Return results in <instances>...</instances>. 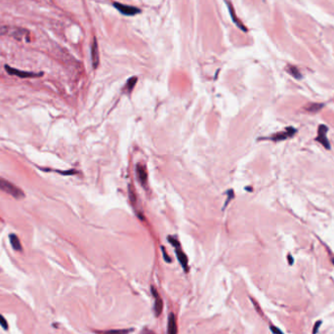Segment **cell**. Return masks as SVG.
Returning a JSON list of instances; mask_svg holds the SVG:
<instances>
[{
  "label": "cell",
  "instance_id": "obj_1",
  "mask_svg": "<svg viewBox=\"0 0 334 334\" xmlns=\"http://www.w3.org/2000/svg\"><path fill=\"white\" fill-rule=\"evenodd\" d=\"M0 34L13 37L17 40H20V41H22V40L30 41V31L18 26H2L0 28Z\"/></svg>",
  "mask_w": 334,
  "mask_h": 334
},
{
  "label": "cell",
  "instance_id": "obj_2",
  "mask_svg": "<svg viewBox=\"0 0 334 334\" xmlns=\"http://www.w3.org/2000/svg\"><path fill=\"white\" fill-rule=\"evenodd\" d=\"M0 191L12 195L15 198H25L24 192L19 187H17L13 183H11L6 179H3V178H0Z\"/></svg>",
  "mask_w": 334,
  "mask_h": 334
},
{
  "label": "cell",
  "instance_id": "obj_3",
  "mask_svg": "<svg viewBox=\"0 0 334 334\" xmlns=\"http://www.w3.org/2000/svg\"><path fill=\"white\" fill-rule=\"evenodd\" d=\"M169 241L171 242V244L174 246L175 248V252H176V255H177V258L178 260H179L181 266L183 267V269L185 270V272H188L189 271V265H188V257L187 255L184 253L183 249L181 248V245H180V242L178 241L175 238L173 237H169Z\"/></svg>",
  "mask_w": 334,
  "mask_h": 334
},
{
  "label": "cell",
  "instance_id": "obj_4",
  "mask_svg": "<svg viewBox=\"0 0 334 334\" xmlns=\"http://www.w3.org/2000/svg\"><path fill=\"white\" fill-rule=\"evenodd\" d=\"M5 70L10 74V75H16L21 78H33V77H39L43 75V72H31V71H22L17 68L11 67L10 66L6 65L5 66Z\"/></svg>",
  "mask_w": 334,
  "mask_h": 334
},
{
  "label": "cell",
  "instance_id": "obj_5",
  "mask_svg": "<svg viewBox=\"0 0 334 334\" xmlns=\"http://www.w3.org/2000/svg\"><path fill=\"white\" fill-rule=\"evenodd\" d=\"M113 6L116 9H117L121 14H123L124 16H135L137 14H139L141 12L140 9H138L137 7L134 6H129V5H125L122 3H117L114 2Z\"/></svg>",
  "mask_w": 334,
  "mask_h": 334
},
{
  "label": "cell",
  "instance_id": "obj_6",
  "mask_svg": "<svg viewBox=\"0 0 334 334\" xmlns=\"http://www.w3.org/2000/svg\"><path fill=\"white\" fill-rule=\"evenodd\" d=\"M151 290H152V294L153 295V298H154V306H153L154 315H155V316H158L161 315V312H162L163 302H162V299H161V297L159 295V293L157 292V288H155L154 286L151 287Z\"/></svg>",
  "mask_w": 334,
  "mask_h": 334
},
{
  "label": "cell",
  "instance_id": "obj_7",
  "mask_svg": "<svg viewBox=\"0 0 334 334\" xmlns=\"http://www.w3.org/2000/svg\"><path fill=\"white\" fill-rule=\"evenodd\" d=\"M328 131V127L324 124H321L319 126L318 129V137H316V140H318L322 146H324L325 149H330V144L329 141L326 138V133Z\"/></svg>",
  "mask_w": 334,
  "mask_h": 334
},
{
  "label": "cell",
  "instance_id": "obj_8",
  "mask_svg": "<svg viewBox=\"0 0 334 334\" xmlns=\"http://www.w3.org/2000/svg\"><path fill=\"white\" fill-rule=\"evenodd\" d=\"M295 133H296V129L295 128L286 127L285 131L279 132V133H276V134L273 135L272 137H271V139L274 140V141H283V140H285L289 137H292Z\"/></svg>",
  "mask_w": 334,
  "mask_h": 334
},
{
  "label": "cell",
  "instance_id": "obj_9",
  "mask_svg": "<svg viewBox=\"0 0 334 334\" xmlns=\"http://www.w3.org/2000/svg\"><path fill=\"white\" fill-rule=\"evenodd\" d=\"M91 58H92L93 67L97 68L100 62V55H99V47H98V42L96 38H94L93 44L91 46Z\"/></svg>",
  "mask_w": 334,
  "mask_h": 334
},
{
  "label": "cell",
  "instance_id": "obj_10",
  "mask_svg": "<svg viewBox=\"0 0 334 334\" xmlns=\"http://www.w3.org/2000/svg\"><path fill=\"white\" fill-rule=\"evenodd\" d=\"M136 172H137L138 179H139L140 183L143 186L146 185L147 181H148V172H147L146 166L143 164H138L136 167Z\"/></svg>",
  "mask_w": 334,
  "mask_h": 334
},
{
  "label": "cell",
  "instance_id": "obj_11",
  "mask_svg": "<svg viewBox=\"0 0 334 334\" xmlns=\"http://www.w3.org/2000/svg\"><path fill=\"white\" fill-rule=\"evenodd\" d=\"M177 321L173 313H171L168 316V322H167V334H177Z\"/></svg>",
  "mask_w": 334,
  "mask_h": 334
},
{
  "label": "cell",
  "instance_id": "obj_12",
  "mask_svg": "<svg viewBox=\"0 0 334 334\" xmlns=\"http://www.w3.org/2000/svg\"><path fill=\"white\" fill-rule=\"evenodd\" d=\"M226 3H227V5H228V8H229V11H230V14H231V18H232L233 22L235 24V26H237L238 27H239L240 30L242 31L246 32V31H247V28H246V27H245L242 24H241V22H240L238 19L235 18V16H234V8H233V5H232L231 3H230L229 1H227V0H226Z\"/></svg>",
  "mask_w": 334,
  "mask_h": 334
},
{
  "label": "cell",
  "instance_id": "obj_13",
  "mask_svg": "<svg viewBox=\"0 0 334 334\" xmlns=\"http://www.w3.org/2000/svg\"><path fill=\"white\" fill-rule=\"evenodd\" d=\"M10 242H11L12 247L16 251H22V244L20 242V239L16 234H10Z\"/></svg>",
  "mask_w": 334,
  "mask_h": 334
},
{
  "label": "cell",
  "instance_id": "obj_14",
  "mask_svg": "<svg viewBox=\"0 0 334 334\" xmlns=\"http://www.w3.org/2000/svg\"><path fill=\"white\" fill-rule=\"evenodd\" d=\"M133 331V329H112L106 331H96L97 334H128Z\"/></svg>",
  "mask_w": 334,
  "mask_h": 334
},
{
  "label": "cell",
  "instance_id": "obj_15",
  "mask_svg": "<svg viewBox=\"0 0 334 334\" xmlns=\"http://www.w3.org/2000/svg\"><path fill=\"white\" fill-rule=\"evenodd\" d=\"M286 71H287V72L290 74V75H292L293 77L296 78V79H301V78H302L301 72L299 71V70H298L297 67H295L288 66V67H287V68H286Z\"/></svg>",
  "mask_w": 334,
  "mask_h": 334
},
{
  "label": "cell",
  "instance_id": "obj_16",
  "mask_svg": "<svg viewBox=\"0 0 334 334\" xmlns=\"http://www.w3.org/2000/svg\"><path fill=\"white\" fill-rule=\"evenodd\" d=\"M137 83V77L136 76H133L131 77L130 79L127 80V83H126V86H125V90L126 92H128V93H130V92L133 90L134 86L136 85Z\"/></svg>",
  "mask_w": 334,
  "mask_h": 334
},
{
  "label": "cell",
  "instance_id": "obj_17",
  "mask_svg": "<svg viewBox=\"0 0 334 334\" xmlns=\"http://www.w3.org/2000/svg\"><path fill=\"white\" fill-rule=\"evenodd\" d=\"M322 107H324V104H309V106H307L305 108H306V111H308V112H316L318 111H320Z\"/></svg>",
  "mask_w": 334,
  "mask_h": 334
},
{
  "label": "cell",
  "instance_id": "obj_18",
  "mask_svg": "<svg viewBox=\"0 0 334 334\" xmlns=\"http://www.w3.org/2000/svg\"><path fill=\"white\" fill-rule=\"evenodd\" d=\"M0 325H1L2 328H3V329H5V330H7L8 327H9L7 320H5V318H4L2 315H0Z\"/></svg>",
  "mask_w": 334,
  "mask_h": 334
},
{
  "label": "cell",
  "instance_id": "obj_19",
  "mask_svg": "<svg viewBox=\"0 0 334 334\" xmlns=\"http://www.w3.org/2000/svg\"><path fill=\"white\" fill-rule=\"evenodd\" d=\"M270 328H271V331H272L273 333H275V334H283V331H281L280 329H279L278 327L274 326V325H271Z\"/></svg>",
  "mask_w": 334,
  "mask_h": 334
},
{
  "label": "cell",
  "instance_id": "obj_20",
  "mask_svg": "<svg viewBox=\"0 0 334 334\" xmlns=\"http://www.w3.org/2000/svg\"><path fill=\"white\" fill-rule=\"evenodd\" d=\"M320 324H321V321H320V320L316 321V324H315V325H314V330H313V333H314V334H316V332H318Z\"/></svg>",
  "mask_w": 334,
  "mask_h": 334
},
{
  "label": "cell",
  "instance_id": "obj_21",
  "mask_svg": "<svg viewBox=\"0 0 334 334\" xmlns=\"http://www.w3.org/2000/svg\"><path fill=\"white\" fill-rule=\"evenodd\" d=\"M161 249H162V253H163V257H164V260H165L166 262H168V263H171V262H172L171 258H170V257H169L168 255L166 254V252H165V249H164V247H162V248H161Z\"/></svg>",
  "mask_w": 334,
  "mask_h": 334
},
{
  "label": "cell",
  "instance_id": "obj_22",
  "mask_svg": "<svg viewBox=\"0 0 334 334\" xmlns=\"http://www.w3.org/2000/svg\"><path fill=\"white\" fill-rule=\"evenodd\" d=\"M287 260H288L289 265H292V264H293V262H294V259H293V257H292L290 254L287 255Z\"/></svg>",
  "mask_w": 334,
  "mask_h": 334
},
{
  "label": "cell",
  "instance_id": "obj_23",
  "mask_svg": "<svg viewBox=\"0 0 334 334\" xmlns=\"http://www.w3.org/2000/svg\"><path fill=\"white\" fill-rule=\"evenodd\" d=\"M142 334H154L153 331H151V330H149V329H144L143 331H142Z\"/></svg>",
  "mask_w": 334,
  "mask_h": 334
},
{
  "label": "cell",
  "instance_id": "obj_24",
  "mask_svg": "<svg viewBox=\"0 0 334 334\" xmlns=\"http://www.w3.org/2000/svg\"><path fill=\"white\" fill-rule=\"evenodd\" d=\"M332 262H333V264H334V259H332Z\"/></svg>",
  "mask_w": 334,
  "mask_h": 334
}]
</instances>
